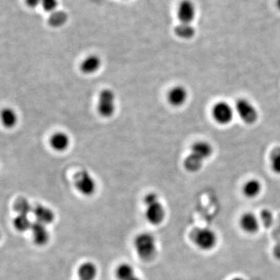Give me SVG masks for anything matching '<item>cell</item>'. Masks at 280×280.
I'll return each mask as SVG.
<instances>
[{
	"label": "cell",
	"mask_w": 280,
	"mask_h": 280,
	"mask_svg": "<svg viewBox=\"0 0 280 280\" xmlns=\"http://www.w3.org/2000/svg\"><path fill=\"white\" fill-rule=\"evenodd\" d=\"M191 241L202 251H211L217 246L218 238L214 230L209 228H196L191 231Z\"/></svg>",
	"instance_id": "cell-1"
},
{
	"label": "cell",
	"mask_w": 280,
	"mask_h": 280,
	"mask_svg": "<svg viewBox=\"0 0 280 280\" xmlns=\"http://www.w3.org/2000/svg\"><path fill=\"white\" fill-rule=\"evenodd\" d=\"M134 246L138 255L144 261H150L157 253L156 240L152 234L143 233L136 236Z\"/></svg>",
	"instance_id": "cell-2"
},
{
	"label": "cell",
	"mask_w": 280,
	"mask_h": 280,
	"mask_svg": "<svg viewBox=\"0 0 280 280\" xmlns=\"http://www.w3.org/2000/svg\"><path fill=\"white\" fill-rule=\"evenodd\" d=\"M97 112L104 118H110L116 110V96L112 90L104 89L99 93L97 104Z\"/></svg>",
	"instance_id": "cell-3"
},
{
	"label": "cell",
	"mask_w": 280,
	"mask_h": 280,
	"mask_svg": "<svg viewBox=\"0 0 280 280\" xmlns=\"http://www.w3.org/2000/svg\"><path fill=\"white\" fill-rule=\"evenodd\" d=\"M235 111L242 122L247 125H254L259 119L257 109L248 99H238L235 103Z\"/></svg>",
	"instance_id": "cell-4"
},
{
	"label": "cell",
	"mask_w": 280,
	"mask_h": 280,
	"mask_svg": "<svg viewBox=\"0 0 280 280\" xmlns=\"http://www.w3.org/2000/svg\"><path fill=\"white\" fill-rule=\"evenodd\" d=\"M74 185L80 194L91 196L97 189V183L92 175L86 170H79L75 175Z\"/></svg>",
	"instance_id": "cell-5"
},
{
	"label": "cell",
	"mask_w": 280,
	"mask_h": 280,
	"mask_svg": "<svg viewBox=\"0 0 280 280\" xmlns=\"http://www.w3.org/2000/svg\"><path fill=\"white\" fill-rule=\"evenodd\" d=\"M212 116L219 125H227L233 121L234 109L227 101H220L212 107Z\"/></svg>",
	"instance_id": "cell-6"
},
{
	"label": "cell",
	"mask_w": 280,
	"mask_h": 280,
	"mask_svg": "<svg viewBox=\"0 0 280 280\" xmlns=\"http://www.w3.org/2000/svg\"><path fill=\"white\" fill-rule=\"evenodd\" d=\"M188 92L182 85L173 87L167 94V101L170 105L175 107H182L188 101Z\"/></svg>",
	"instance_id": "cell-7"
},
{
	"label": "cell",
	"mask_w": 280,
	"mask_h": 280,
	"mask_svg": "<svg viewBox=\"0 0 280 280\" xmlns=\"http://www.w3.org/2000/svg\"><path fill=\"white\" fill-rule=\"evenodd\" d=\"M196 9L190 0H183L180 3L178 7V17L182 24H189L194 20L196 17Z\"/></svg>",
	"instance_id": "cell-8"
},
{
	"label": "cell",
	"mask_w": 280,
	"mask_h": 280,
	"mask_svg": "<svg viewBox=\"0 0 280 280\" xmlns=\"http://www.w3.org/2000/svg\"><path fill=\"white\" fill-rule=\"evenodd\" d=\"M239 225L245 233L254 234L259 231L260 221L259 217L252 212H245L240 217Z\"/></svg>",
	"instance_id": "cell-9"
},
{
	"label": "cell",
	"mask_w": 280,
	"mask_h": 280,
	"mask_svg": "<svg viewBox=\"0 0 280 280\" xmlns=\"http://www.w3.org/2000/svg\"><path fill=\"white\" fill-rule=\"evenodd\" d=\"M146 220L154 225H158L163 222L165 217V209L160 202L146 206Z\"/></svg>",
	"instance_id": "cell-10"
},
{
	"label": "cell",
	"mask_w": 280,
	"mask_h": 280,
	"mask_svg": "<svg viewBox=\"0 0 280 280\" xmlns=\"http://www.w3.org/2000/svg\"><path fill=\"white\" fill-rule=\"evenodd\" d=\"M30 230L32 233L33 240L36 245L38 246H44L49 242L50 235H49V230L45 224L37 222V221L33 222Z\"/></svg>",
	"instance_id": "cell-11"
},
{
	"label": "cell",
	"mask_w": 280,
	"mask_h": 280,
	"mask_svg": "<svg viewBox=\"0 0 280 280\" xmlns=\"http://www.w3.org/2000/svg\"><path fill=\"white\" fill-rule=\"evenodd\" d=\"M49 144L54 150L64 152L70 147V136L64 132H57L51 136Z\"/></svg>",
	"instance_id": "cell-12"
},
{
	"label": "cell",
	"mask_w": 280,
	"mask_h": 280,
	"mask_svg": "<svg viewBox=\"0 0 280 280\" xmlns=\"http://www.w3.org/2000/svg\"><path fill=\"white\" fill-rule=\"evenodd\" d=\"M190 153L205 161L208 160L209 157H212L213 148H212V145L208 142L200 140V141L196 142L191 145Z\"/></svg>",
	"instance_id": "cell-13"
},
{
	"label": "cell",
	"mask_w": 280,
	"mask_h": 280,
	"mask_svg": "<svg viewBox=\"0 0 280 280\" xmlns=\"http://www.w3.org/2000/svg\"><path fill=\"white\" fill-rule=\"evenodd\" d=\"M101 64L102 62L101 58L98 55H91L82 61L79 66V70L84 74H94L100 70Z\"/></svg>",
	"instance_id": "cell-14"
},
{
	"label": "cell",
	"mask_w": 280,
	"mask_h": 280,
	"mask_svg": "<svg viewBox=\"0 0 280 280\" xmlns=\"http://www.w3.org/2000/svg\"><path fill=\"white\" fill-rule=\"evenodd\" d=\"M32 212L35 217L36 221L45 225L52 224L55 220L53 211L42 205H37L33 209Z\"/></svg>",
	"instance_id": "cell-15"
},
{
	"label": "cell",
	"mask_w": 280,
	"mask_h": 280,
	"mask_svg": "<svg viewBox=\"0 0 280 280\" xmlns=\"http://www.w3.org/2000/svg\"><path fill=\"white\" fill-rule=\"evenodd\" d=\"M263 190V185L257 179H250L245 182L242 191L245 196L248 199H254L261 193Z\"/></svg>",
	"instance_id": "cell-16"
},
{
	"label": "cell",
	"mask_w": 280,
	"mask_h": 280,
	"mask_svg": "<svg viewBox=\"0 0 280 280\" xmlns=\"http://www.w3.org/2000/svg\"><path fill=\"white\" fill-rule=\"evenodd\" d=\"M0 120L7 128H13L18 122V115L13 109L6 107L0 113Z\"/></svg>",
	"instance_id": "cell-17"
},
{
	"label": "cell",
	"mask_w": 280,
	"mask_h": 280,
	"mask_svg": "<svg viewBox=\"0 0 280 280\" xmlns=\"http://www.w3.org/2000/svg\"><path fill=\"white\" fill-rule=\"evenodd\" d=\"M97 274V267L92 263H83L78 269V275L80 280H94Z\"/></svg>",
	"instance_id": "cell-18"
},
{
	"label": "cell",
	"mask_w": 280,
	"mask_h": 280,
	"mask_svg": "<svg viewBox=\"0 0 280 280\" xmlns=\"http://www.w3.org/2000/svg\"><path fill=\"white\" fill-rule=\"evenodd\" d=\"M204 161L196 156L193 155L190 153L185 160H184L183 165L185 167V170L189 172H197L203 167Z\"/></svg>",
	"instance_id": "cell-19"
},
{
	"label": "cell",
	"mask_w": 280,
	"mask_h": 280,
	"mask_svg": "<svg viewBox=\"0 0 280 280\" xmlns=\"http://www.w3.org/2000/svg\"><path fill=\"white\" fill-rule=\"evenodd\" d=\"M175 33L178 37L182 39H191L196 34L194 27L189 24L180 23L175 28Z\"/></svg>",
	"instance_id": "cell-20"
},
{
	"label": "cell",
	"mask_w": 280,
	"mask_h": 280,
	"mask_svg": "<svg viewBox=\"0 0 280 280\" xmlns=\"http://www.w3.org/2000/svg\"><path fill=\"white\" fill-rule=\"evenodd\" d=\"M13 206H14V210L17 212L18 215L28 216L33 212V209H34L28 199L23 197L16 199Z\"/></svg>",
	"instance_id": "cell-21"
},
{
	"label": "cell",
	"mask_w": 280,
	"mask_h": 280,
	"mask_svg": "<svg viewBox=\"0 0 280 280\" xmlns=\"http://www.w3.org/2000/svg\"><path fill=\"white\" fill-rule=\"evenodd\" d=\"M32 223L28 216L17 215L13 220V227L19 232H25L31 230Z\"/></svg>",
	"instance_id": "cell-22"
},
{
	"label": "cell",
	"mask_w": 280,
	"mask_h": 280,
	"mask_svg": "<svg viewBox=\"0 0 280 280\" xmlns=\"http://www.w3.org/2000/svg\"><path fill=\"white\" fill-rule=\"evenodd\" d=\"M67 19H68V16L65 12L56 10L51 13L49 18V24L53 28H59L67 23Z\"/></svg>",
	"instance_id": "cell-23"
},
{
	"label": "cell",
	"mask_w": 280,
	"mask_h": 280,
	"mask_svg": "<svg viewBox=\"0 0 280 280\" xmlns=\"http://www.w3.org/2000/svg\"><path fill=\"white\" fill-rule=\"evenodd\" d=\"M115 275L118 280H130L135 276L134 269L127 263L120 265L115 271Z\"/></svg>",
	"instance_id": "cell-24"
},
{
	"label": "cell",
	"mask_w": 280,
	"mask_h": 280,
	"mask_svg": "<svg viewBox=\"0 0 280 280\" xmlns=\"http://www.w3.org/2000/svg\"><path fill=\"white\" fill-rule=\"evenodd\" d=\"M270 165L274 173L280 175V147H275L271 152Z\"/></svg>",
	"instance_id": "cell-25"
},
{
	"label": "cell",
	"mask_w": 280,
	"mask_h": 280,
	"mask_svg": "<svg viewBox=\"0 0 280 280\" xmlns=\"http://www.w3.org/2000/svg\"><path fill=\"white\" fill-rule=\"evenodd\" d=\"M259 221H260V222L262 223V224L264 227H270L272 221H273L272 212L269 210H267V209H264V210L262 211L261 213H260Z\"/></svg>",
	"instance_id": "cell-26"
},
{
	"label": "cell",
	"mask_w": 280,
	"mask_h": 280,
	"mask_svg": "<svg viewBox=\"0 0 280 280\" xmlns=\"http://www.w3.org/2000/svg\"><path fill=\"white\" fill-rule=\"evenodd\" d=\"M41 6L46 11L53 13L58 7V0H42Z\"/></svg>",
	"instance_id": "cell-27"
},
{
	"label": "cell",
	"mask_w": 280,
	"mask_h": 280,
	"mask_svg": "<svg viewBox=\"0 0 280 280\" xmlns=\"http://www.w3.org/2000/svg\"><path fill=\"white\" fill-rule=\"evenodd\" d=\"M159 202L158 196L155 193H149L147 196H146L144 199V203L146 206L154 204V203Z\"/></svg>",
	"instance_id": "cell-28"
},
{
	"label": "cell",
	"mask_w": 280,
	"mask_h": 280,
	"mask_svg": "<svg viewBox=\"0 0 280 280\" xmlns=\"http://www.w3.org/2000/svg\"><path fill=\"white\" fill-rule=\"evenodd\" d=\"M27 5L31 8H35L37 6L41 5L42 0H25Z\"/></svg>",
	"instance_id": "cell-29"
},
{
	"label": "cell",
	"mask_w": 280,
	"mask_h": 280,
	"mask_svg": "<svg viewBox=\"0 0 280 280\" xmlns=\"http://www.w3.org/2000/svg\"><path fill=\"white\" fill-rule=\"evenodd\" d=\"M273 256L277 259V260H279L280 261V243L277 244L275 247L273 248Z\"/></svg>",
	"instance_id": "cell-30"
},
{
	"label": "cell",
	"mask_w": 280,
	"mask_h": 280,
	"mask_svg": "<svg viewBox=\"0 0 280 280\" xmlns=\"http://www.w3.org/2000/svg\"><path fill=\"white\" fill-rule=\"evenodd\" d=\"M230 280H245L243 278H242V277L236 276L234 277V278H231Z\"/></svg>",
	"instance_id": "cell-31"
},
{
	"label": "cell",
	"mask_w": 280,
	"mask_h": 280,
	"mask_svg": "<svg viewBox=\"0 0 280 280\" xmlns=\"http://www.w3.org/2000/svg\"><path fill=\"white\" fill-rule=\"evenodd\" d=\"M130 280H141L140 278H139V277L136 276H133V278H131V279Z\"/></svg>",
	"instance_id": "cell-32"
},
{
	"label": "cell",
	"mask_w": 280,
	"mask_h": 280,
	"mask_svg": "<svg viewBox=\"0 0 280 280\" xmlns=\"http://www.w3.org/2000/svg\"><path fill=\"white\" fill-rule=\"evenodd\" d=\"M277 7L280 10V0H277Z\"/></svg>",
	"instance_id": "cell-33"
},
{
	"label": "cell",
	"mask_w": 280,
	"mask_h": 280,
	"mask_svg": "<svg viewBox=\"0 0 280 280\" xmlns=\"http://www.w3.org/2000/svg\"><path fill=\"white\" fill-rule=\"evenodd\" d=\"M0 240H1V234H0Z\"/></svg>",
	"instance_id": "cell-34"
}]
</instances>
